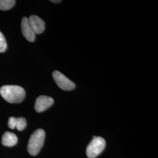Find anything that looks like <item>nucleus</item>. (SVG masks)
I'll return each instance as SVG.
<instances>
[{
  "mask_svg": "<svg viewBox=\"0 0 158 158\" xmlns=\"http://www.w3.org/2000/svg\"><path fill=\"white\" fill-rule=\"evenodd\" d=\"M0 94L2 98L10 103H19L23 102L25 97V90L19 85H6L1 87Z\"/></svg>",
  "mask_w": 158,
  "mask_h": 158,
  "instance_id": "obj_1",
  "label": "nucleus"
},
{
  "mask_svg": "<svg viewBox=\"0 0 158 158\" xmlns=\"http://www.w3.org/2000/svg\"><path fill=\"white\" fill-rule=\"evenodd\" d=\"M45 138V132L42 129H38L31 135L28 144V151L32 156L40 152Z\"/></svg>",
  "mask_w": 158,
  "mask_h": 158,
  "instance_id": "obj_2",
  "label": "nucleus"
},
{
  "mask_svg": "<svg viewBox=\"0 0 158 158\" xmlns=\"http://www.w3.org/2000/svg\"><path fill=\"white\" fill-rule=\"evenodd\" d=\"M106 145L105 139L101 136H93V139L86 149V154L89 158H95L104 149Z\"/></svg>",
  "mask_w": 158,
  "mask_h": 158,
  "instance_id": "obj_3",
  "label": "nucleus"
},
{
  "mask_svg": "<svg viewBox=\"0 0 158 158\" xmlns=\"http://www.w3.org/2000/svg\"><path fill=\"white\" fill-rule=\"evenodd\" d=\"M52 75L56 85L63 90H72L75 88L73 82L59 71H54Z\"/></svg>",
  "mask_w": 158,
  "mask_h": 158,
  "instance_id": "obj_4",
  "label": "nucleus"
},
{
  "mask_svg": "<svg viewBox=\"0 0 158 158\" xmlns=\"http://www.w3.org/2000/svg\"><path fill=\"white\" fill-rule=\"evenodd\" d=\"M53 103L54 100L51 97L40 96L36 100L35 109L38 113H41L50 107Z\"/></svg>",
  "mask_w": 158,
  "mask_h": 158,
  "instance_id": "obj_5",
  "label": "nucleus"
},
{
  "mask_svg": "<svg viewBox=\"0 0 158 158\" xmlns=\"http://www.w3.org/2000/svg\"><path fill=\"white\" fill-rule=\"evenodd\" d=\"M29 23L35 34H42L45 28L44 21L36 15H31L28 18Z\"/></svg>",
  "mask_w": 158,
  "mask_h": 158,
  "instance_id": "obj_6",
  "label": "nucleus"
},
{
  "mask_svg": "<svg viewBox=\"0 0 158 158\" xmlns=\"http://www.w3.org/2000/svg\"><path fill=\"white\" fill-rule=\"evenodd\" d=\"M22 32L24 37L29 42H34L35 40L36 34L33 31L29 23L28 18L23 17L21 22Z\"/></svg>",
  "mask_w": 158,
  "mask_h": 158,
  "instance_id": "obj_7",
  "label": "nucleus"
},
{
  "mask_svg": "<svg viewBox=\"0 0 158 158\" xmlns=\"http://www.w3.org/2000/svg\"><path fill=\"white\" fill-rule=\"evenodd\" d=\"M1 142L6 147H11L15 145L18 142V138L15 134L10 132H6L2 137Z\"/></svg>",
  "mask_w": 158,
  "mask_h": 158,
  "instance_id": "obj_8",
  "label": "nucleus"
},
{
  "mask_svg": "<svg viewBox=\"0 0 158 158\" xmlns=\"http://www.w3.org/2000/svg\"><path fill=\"white\" fill-rule=\"evenodd\" d=\"M15 4L14 0H0V10L3 11L9 10L12 8Z\"/></svg>",
  "mask_w": 158,
  "mask_h": 158,
  "instance_id": "obj_9",
  "label": "nucleus"
},
{
  "mask_svg": "<svg viewBox=\"0 0 158 158\" xmlns=\"http://www.w3.org/2000/svg\"><path fill=\"white\" fill-rule=\"evenodd\" d=\"M27 127V121L23 117L16 118L15 128L18 131H23Z\"/></svg>",
  "mask_w": 158,
  "mask_h": 158,
  "instance_id": "obj_10",
  "label": "nucleus"
},
{
  "mask_svg": "<svg viewBox=\"0 0 158 158\" xmlns=\"http://www.w3.org/2000/svg\"><path fill=\"white\" fill-rule=\"evenodd\" d=\"M7 44L4 35L0 32V53L4 52L6 49Z\"/></svg>",
  "mask_w": 158,
  "mask_h": 158,
  "instance_id": "obj_11",
  "label": "nucleus"
},
{
  "mask_svg": "<svg viewBox=\"0 0 158 158\" xmlns=\"http://www.w3.org/2000/svg\"><path fill=\"white\" fill-rule=\"evenodd\" d=\"M15 121L16 118L14 117H11L8 119V126L11 129H14L15 128Z\"/></svg>",
  "mask_w": 158,
  "mask_h": 158,
  "instance_id": "obj_12",
  "label": "nucleus"
},
{
  "mask_svg": "<svg viewBox=\"0 0 158 158\" xmlns=\"http://www.w3.org/2000/svg\"><path fill=\"white\" fill-rule=\"evenodd\" d=\"M51 2H53V3H59V2H60L62 1L61 0H57V1H55V0H52V1H51Z\"/></svg>",
  "mask_w": 158,
  "mask_h": 158,
  "instance_id": "obj_13",
  "label": "nucleus"
}]
</instances>
